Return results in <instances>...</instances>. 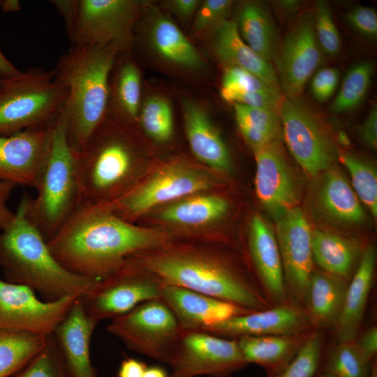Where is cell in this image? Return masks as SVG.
Segmentation results:
<instances>
[{"label":"cell","instance_id":"obj_35","mask_svg":"<svg viewBox=\"0 0 377 377\" xmlns=\"http://www.w3.org/2000/svg\"><path fill=\"white\" fill-rule=\"evenodd\" d=\"M47 337L0 330V377L17 373L42 348Z\"/></svg>","mask_w":377,"mask_h":377},{"label":"cell","instance_id":"obj_29","mask_svg":"<svg viewBox=\"0 0 377 377\" xmlns=\"http://www.w3.org/2000/svg\"><path fill=\"white\" fill-rule=\"evenodd\" d=\"M147 39L161 59L177 67L196 70L205 66V61L179 28L166 16L156 15L151 20Z\"/></svg>","mask_w":377,"mask_h":377},{"label":"cell","instance_id":"obj_54","mask_svg":"<svg viewBox=\"0 0 377 377\" xmlns=\"http://www.w3.org/2000/svg\"><path fill=\"white\" fill-rule=\"evenodd\" d=\"M3 12H15L20 10V3L17 0H3L0 6Z\"/></svg>","mask_w":377,"mask_h":377},{"label":"cell","instance_id":"obj_6","mask_svg":"<svg viewBox=\"0 0 377 377\" xmlns=\"http://www.w3.org/2000/svg\"><path fill=\"white\" fill-rule=\"evenodd\" d=\"M124 130L106 118L77 152L80 195L77 209L109 205L124 195L135 163Z\"/></svg>","mask_w":377,"mask_h":377},{"label":"cell","instance_id":"obj_25","mask_svg":"<svg viewBox=\"0 0 377 377\" xmlns=\"http://www.w3.org/2000/svg\"><path fill=\"white\" fill-rule=\"evenodd\" d=\"M182 110L186 136L195 156L213 169L228 170L231 165L228 149L205 111L188 99L183 101Z\"/></svg>","mask_w":377,"mask_h":377},{"label":"cell","instance_id":"obj_56","mask_svg":"<svg viewBox=\"0 0 377 377\" xmlns=\"http://www.w3.org/2000/svg\"><path fill=\"white\" fill-rule=\"evenodd\" d=\"M369 377H377V364L376 362H373L371 369Z\"/></svg>","mask_w":377,"mask_h":377},{"label":"cell","instance_id":"obj_10","mask_svg":"<svg viewBox=\"0 0 377 377\" xmlns=\"http://www.w3.org/2000/svg\"><path fill=\"white\" fill-rule=\"evenodd\" d=\"M163 285L127 258L116 272L96 281L80 299L87 316L98 324L122 316L146 301L161 298Z\"/></svg>","mask_w":377,"mask_h":377},{"label":"cell","instance_id":"obj_36","mask_svg":"<svg viewBox=\"0 0 377 377\" xmlns=\"http://www.w3.org/2000/svg\"><path fill=\"white\" fill-rule=\"evenodd\" d=\"M372 362L353 340L338 343L327 351L323 371L334 377H369Z\"/></svg>","mask_w":377,"mask_h":377},{"label":"cell","instance_id":"obj_3","mask_svg":"<svg viewBox=\"0 0 377 377\" xmlns=\"http://www.w3.org/2000/svg\"><path fill=\"white\" fill-rule=\"evenodd\" d=\"M24 195L13 221L0 232V267L6 281L27 286L51 302L82 296L96 282L64 268L51 253L47 241L27 216Z\"/></svg>","mask_w":377,"mask_h":377},{"label":"cell","instance_id":"obj_31","mask_svg":"<svg viewBox=\"0 0 377 377\" xmlns=\"http://www.w3.org/2000/svg\"><path fill=\"white\" fill-rule=\"evenodd\" d=\"M229 207L228 201L213 195L186 197L165 207L158 217L165 223L184 226H202L221 219Z\"/></svg>","mask_w":377,"mask_h":377},{"label":"cell","instance_id":"obj_4","mask_svg":"<svg viewBox=\"0 0 377 377\" xmlns=\"http://www.w3.org/2000/svg\"><path fill=\"white\" fill-rule=\"evenodd\" d=\"M118 54L110 46L72 45L54 69L68 91L64 111L68 138L76 152L107 117L110 76Z\"/></svg>","mask_w":377,"mask_h":377},{"label":"cell","instance_id":"obj_18","mask_svg":"<svg viewBox=\"0 0 377 377\" xmlns=\"http://www.w3.org/2000/svg\"><path fill=\"white\" fill-rule=\"evenodd\" d=\"M50 125L0 135V180L36 188Z\"/></svg>","mask_w":377,"mask_h":377},{"label":"cell","instance_id":"obj_23","mask_svg":"<svg viewBox=\"0 0 377 377\" xmlns=\"http://www.w3.org/2000/svg\"><path fill=\"white\" fill-rule=\"evenodd\" d=\"M376 249L368 245L348 284L340 316L334 326L338 343L353 341L359 334L367 303L373 285Z\"/></svg>","mask_w":377,"mask_h":377},{"label":"cell","instance_id":"obj_42","mask_svg":"<svg viewBox=\"0 0 377 377\" xmlns=\"http://www.w3.org/2000/svg\"><path fill=\"white\" fill-rule=\"evenodd\" d=\"M314 30L318 43L328 54L335 55L341 48V39L328 4L319 1L316 4Z\"/></svg>","mask_w":377,"mask_h":377},{"label":"cell","instance_id":"obj_50","mask_svg":"<svg viewBox=\"0 0 377 377\" xmlns=\"http://www.w3.org/2000/svg\"><path fill=\"white\" fill-rule=\"evenodd\" d=\"M360 133L364 142L369 147H377V108L374 106L360 127Z\"/></svg>","mask_w":377,"mask_h":377},{"label":"cell","instance_id":"obj_55","mask_svg":"<svg viewBox=\"0 0 377 377\" xmlns=\"http://www.w3.org/2000/svg\"><path fill=\"white\" fill-rule=\"evenodd\" d=\"M279 4L283 8L291 10L297 8L298 3L296 1H281Z\"/></svg>","mask_w":377,"mask_h":377},{"label":"cell","instance_id":"obj_44","mask_svg":"<svg viewBox=\"0 0 377 377\" xmlns=\"http://www.w3.org/2000/svg\"><path fill=\"white\" fill-rule=\"evenodd\" d=\"M269 89H273L247 71L235 66L225 68L221 93L265 91Z\"/></svg>","mask_w":377,"mask_h":377},{"label":"cell","instance_id":"obj_12","mask_svg":"<svg viewBox=\"0 0 377 377\" xmlns=\"http://www.w3.org/2000/svg\"><path fill=\"white\" fill-rule=\"evenodd\" d=\"M247 364L237 339L203 331H182L169 364V377H229Z\"/></svg>","mask_w":377,"mask_h":377},{"label":"cell","instance_id":"obj_21","mask_svg":"<svg viewBox=\"0 0 377 377\" xmlns=\"http://www.w3.org/2000/svg\"><path fill=\"white\" fill-rule=\"evenodd\" d=\"M248 249L256 276L272 305L288 303L275 232L258 214L250 221Z\"/></svg>","mask_w":377,"mask_h":377},{"label":"cell","instance_id":"obj_48","mask_svg":"<svg viewBox=\"0 0 377 377\" xmlns=\"http://www.w3.org/2000/svg\"><path fill=\"white\" fill-rule=\"evenodd\" d=\"M201 2L199 0H171L165 1V4L178 18L186 22L195 15Z\"/></svg>","mask_w":377,"mask_h":377},{"label":"cell","instance_id":"obj_39","mask_svg":"<svg viewBox=\"0 0 377 377\" xmlns=\"http://www.w3.org/2000/svg\"><path fill=\"white\" fill-rule=\"evenodd\" d=\"M373 66L369 61L354 65L346 73L330 110L340 113L357 107L364 98L371 80Z\"/></svg>","mask_w":377,"mask_h":377},{"label":"cell","instance_id":"obj_2","mask_svg":"<svg viewBox=\"0 0 377 377\" xmlns=\"http://www.w3.org/2000/svg\"><path fill=\"white\" fill-rule=\"evenodd\" d=\"M172 242L128 257L164 285L186 288L253 311L273 306L256 277L217 252Z\"/></svg>","mask_w":377,"mask_h":377},{"label":"cell","instance_id":"obj_33","mask_svg":"<svg viewBox=\"0 0 377 377\" xmlns=\"http://www.w3.org/2000/svg\"><path fill=\"white\" fill-rule=\"evenodd\" d=\"M243 41L258 56L270 63L276 52V36L273 21L265 8L247 3L240 9L237 22Z\"/></svg>","mask_w":377,"mask_h":377},{"label":"cell","instance_id":"obj_16","mask_svg":"<svg viewBox=\"0 0 377 377\" xmlns=\"http://www.w3.org/2000/svg\"><path fill=\"white\" fill-rule=\"evenodd\" d=\"M274 59L280 89L285 98L297 99L321 60L311 15L306 13L298 20L276 50Z\"/></svg>","mask_w":377,"mask_h":377},{"label":"cell","instance_id":"obj_53","mask_svg":"<svg viewBox=\"0 0 377 377\" xmlns=\"http://www.w3.org/2000/svg\"><path fill=\"white\" fill-rule=\"evenodd\" d=\"M142 377H169V374L163 367L156 364L147 366Z\"/></svg>","mask_w":377,"mask_h":377},{"label":"cell","instance_id":"obj_27","mask_svg":"<svg viewBox=\"0 0 377 377\" xmlns=\"http://www.w3.org/2000/svg\"><path fill=\"white\" fill-rule=\"evenodd\" d=\"M348 282L322 269L313 270L303 309L316 330L334 327L343 304Z\"/></svg>","mask_w":377,"mask_h":377},{"label":"cell","instance_id":"obj_7","mask_svg":"<svg viewBox=\"0 0 377 377\" xmlns=\"http://www.w3.org/2000/svg\"><path fill=\"white\" fill-rule=\"evenodd\" d=\"M67 95L54 69L31 68L0 77V135L48 126L62 111Z\"/></svg>","mask_w":377,"mask_h":377},{"label":"cell","instance_id":"obj_11","mask_svg":"<svg viewBox=\"0 0 377 377\" xmlns=\"http://www.w3.org/2000/svg\"><path fill=\"white\" fill-rule=\"evenodd\" d=\"M214 183L212 175L204 170L182 163H172L160 168L109 205L114 212L128 221L158 205L208 190Z\"/></svg>","mask_w":377,"mask_h":377},{"label":"cell","instance_id":"obj_49","mask_svg":"<svg viewBox=\"0 0 377 377\" xmlns=\"http://www.w3.org/2000/svg\"><path fill=\"white\" fill-rule=\"evenodd\" d=\"M15 186L13 183L0 180V230L8 227L14 219L15 213L8 207L7 202Z\"/></svg>","mask_w":377,"mask_h":377},{"label":"cell","instance_id":"obj_22","mask_svg":"<svg viewBox=\"0 0 377 377\" xmlns=\"http://www.w3.org/2000/svg\"><path fill=\"white\" fill-rule=\"evenodd\" d=\"M97 324L85 313L80 297L54 334L64 355L70 377H99L90 357V342Z\"/></svg>","mask_w":377,"mask_h":377},{"label":"cell","instance_id":"obj_32","mask_svg":"<svg viewBox=\"0 0 377 377\" xmlns=\"http://www.w3.org/2000/svg\"><path fill=\"white\" fill-rule=\"evenodd\" d=\"M117 64L113 82L109 84L108 101L111 99L112 111L119 121L135 122L140 108V71L134 61L126 57Z\"/></svg>","mask_w":377,"mask_h":377},{"label":"cell","instance_id":"obj_45","mask_svg":"<svg viewBox=\"0 0 377 377\" xmlns=\"http://www.w3.org/2000/svg\"><path fill=\"white\" fill-rule=\"evenodd\" d=\"M346 20L350 25L362 35L369 38L377 36V14L370 7L358 6L346 13Z\"/></svg>","mask_w":377,"mask_h":377},{"label":"cell","instance_id":"obj_58","mask_svg":"<svg viewBox=\"0 0 377 377\" xmlns=\"http://www.w3.org/2000/svg\"><path fill=\"white\" fill-rule=\"evenodd\" d=\"M318 377H334L329 372L323 371Z\"/></svg>","mask_w":377,"mask_h":377},{"label":"cell","instance_id":"obj_5","mask_svg":"<svg viewBox=\"0 0 377 377\" xmlns=\"http://www.w3.org/2000/svg\"><path fill=\"white\" fill-rule=\"evenodd\" d=\"M36 189L34 198L28 195L27 216L47 242L74 214L79 202L77 152L68 138L64 108L50 125Z\"/></svg>","mask_w":377,"mask_h":377},{"label":"cell","instance_id":"obj_37","mask_svg":"<svg viewBox=\"0 0 377 377\" xmlns=\"http://www.w3.org/2000/svg\"><path fill=\"white\" fill-rule=\"evenodd\" d=\"M338 159L351 177L352 188L375 218L377 216V175L367 161L348 153L338 154Z\"/></svg>","mask_w":377,"mask_h":377},{"label":"cell","instance_id":"obj_13","mask_svg":"<svg viewBox=\"0 0 377 377\" xmlns=\"http://www.w3.org/2000/svg\"><path fill=\"white\" fill-rule=\"evenodd\" d=\"M80 297L72 295L42 301L31 288L0 278V330L43 337L52 334Z\"/></svg>","mask_w":377,"mask_h":377},{"label":"cell","instance_id":"obj_47","mask_svg":"<svg viewBox=\"0 0 377 377\" xmlns=\"http://www.w3.org/2000/svg\"><path fill=\"white\" fill-rule=\"evenodd\" d=\"M363 355L371 362L374 361L377 353V327L373 325L366 329L354 339Z\"/></svg>","mask_w":377,"mask_h":377},{"label":"cell","instance_id":"obj_30","mask_svg":"<svg viewBox=\"0 0 377 377\" xmlns=\"http://www.w3.org/2000/svg\"><path fill=\"white\" fill-rule=\"evenodd\" d=\"M362 252L355 242L339 235L322 230L312 232L313 262L320 269L346 281L354 274Z\"/></svg>","mask_w":377,"mask_h":377},{"label":"cell","instance_id":"obj_57","mask_svg":"<svg viewBox=\"0 0 377 377\" xmlns=\"http://www.w3.org/2000/svg\"><path fill=\"white\" fill-rule=\"evenodd\" d=\"M339 141L341 143H343L344 145H348V138L346 137V135L344 133H340L339 135Z\"/></svg>","mask_w":377,"mask_h":377},{"label":"cell","instance_id":"obj_1","mask_svg":"<svg viewBox=\"0 0 377 377\" xmlns=\"http://www.w3.org/2000/svg\"><path fill=\"white\" fill-rule=\"evenodd\" d=\"M172 241L168 232L135 226L104 205L77 209L47 244L67 270L98 281L116 272L131 255Z\"/></svg>","mask_w":377,"mask_h":377},{"label":"cell","instance_id":"obj_46","mask_svg":"<svg viewBox=\"0 0 377 377\" xmlns=\"http://www.w3.org/2000/svg\"><path fill=\"white\" fill-rule=\"evenodd\" d=\"M339 82V71L334 68H325L314 75L311 83L313 98L320 102L329 99L334 94Z\"/></svg>","mask_w":377,"mask_h":377},{"label":"cell","instance_id":"obj_14","mask_svg":"<svg viewBox=\"0 0 377 377\" xmlns=\"http://www.w3.org/2000/svg\"><path fill=\"white\" fill-rule=\"evenodd\" d=\"M279 114L286 145L303 170L316 176L330 168L336 149L317 117L297 99L287 98L282 99Z\"/></svg>","mask_w":377,"mask_h":377},{"label":"cell","instance_id":"obj_26","mask_svg":"<svg viewBox=\"0 0 377 377\" xmlns=\"http://www.w3.org/2000/svg\"><path fill=\"white\" fill-rule=\"evenodd\" d=\"M311 331L292 334L244 336L237 340L245 362L262 367L269 377L281 372L294 360Z\"/></svg>","mask_w":377,"mask_h":377},{"label":"cell","instance_id":"obj_34","mask_svg":"<svg viewBox=\"0 0 377 377\" xmlns=\"http://www.w3.org/2000/svg\"><path fill=\"white\" fill-rule=\"evenodd\" d=\"M239 130L253 151L280 140L282 128L279 111L233 103Z\"/></svg>","mask_w":377,"mask_h":377},{"label":"cell","instance_id":"obj_28","mask_svg":"<svg viewBox=\"0 0 377 377\" xmlns=\"http://www.w3.org/2000/svg\"><path fill=\"white\" fill-rule=\"evenodd\" d=\"M314 198L319 211L330 221L355 225L365 219L364 210L354 190L335 168H330L323 174Z\"/></svg>","mask_w":377,"mask_h":377},{"label":"cell","instance_id":"obj_24","mask_svg":"<svg viewBox=\"0 0 377 377\" xmlns=\"http://www.w3.org/2000/svg\"><path fill=\"white\" fill-rule=\"evenodd\" d=\"M213 49L226 67H238L254 75L270 88L280 91L275 68L255 53L242 39L237 22L226 19L214 29Z\"/></svg>","mask_w":377,"mask_h":377},{"label":"cell","instance_id":"obj_17","mask_svg":"<svg viewBox=\"0 0 377 377\" xmlns=\"http://www.w3.org/2000/svg\"><path fill=\"white\" fill-rule=\"evenodd\" d=\"M255 191L263 207L275 217L296 207L300 189L280 140L253 151Z\"/></svg>","mask_w":377,"mask_h":377},{"label":"cell","instance_id":"obj_8","mask_svg":"<svg viewBox=\"0 0 377 377\" xmlns=\"http://www.w3.org/2000/svg\"><path fill=\"white\" fill-rule=\"evenodd\" d=\"M72 45L110 46L127 52L142 8L135 0H53Z\"/></svg>","mask_w":377,"mask_h":377},{"label":"cell","instance_id":"obj_15","mask_svg":"<svg viewBox=\"0 0 377 377\" xmlns=\"http://www.w3.org/2000/svg\"><path fill=\"white\" fill-rule=\"evenodd\" d=\"M312 232L306 215L298 207L276 217L275 235L282 263L289 303L303 308L309 278L313 270Z\"/></svg>","mask_w":377,"mask_h":377},{"label":"cell","instance_id":"obj_52","mask_svg":"<svg viewBox=\"0 0 377 377\" xmlns=\"http://www.w3.org/2000/svg\"><path fill=\"white\" fill-rule=\"evenodd\" d=\"M21 71L17 68L3 54L0 46V77H10L18 75Z\"/></svg>","mask_w":377,"mask_h":377},{"label":"cell","instance_id":"obj_38","mask_svg":"<svg viewBox=\"0 0 377 377\" xmlns=\"http://www.w3.org/2000/svg\"><path fill=\"white\" fill-rule=\"evenodd\" d=\"M138 119L144 131L155 141L166 142L171 139L173 114L166 98L158 96L147 98L140 108Z\"/></svg>","mask_w":377,"mask_h":377},{"label":"cell","instance_id":"obj_59","mask_svg":"<svg viewBox=\"0 0 377 377\" xmlns=\"http://www.w3.org/2000/svg\"><path fill=\"white\" fill-rule=\"evenodd\" d=\"M2 1H3V0H0V6H1V5Z\"/></svg>","mask_w":377,"mask_h":377},{"label":"cell","instance_id":"obj_41","mask_svg":"<svg viewBox=\"0 0 377 377\" xmlns=\"http://www.w3.org/2000/svg\"><path fill=\"white\" fill-rule=\"evenodd\" d=\"M323 343L321 330H312L294 360L281 372L269 377H313L321 362Z\"/></svg>","mask_w":377,"mask_h":377},{"label":"cell","instance_id":"obj_19","mask_svg":"<svg viewBox=\"0 0 377 377\" xmlns=\"http://www.w3.org/2000/svg\"><path fill=\"white\" fill-rule=\"evenodd\" d=\"M314 330L303 308L290 303L230 318L203 332L227 339L297 334Z\"/></svg>","mask_w":377,"mask_h":377},{"label":"cell","instance_id":"obj_51","mask_svg":"<svg viewBox=\"0 0 377 377\" xmlns=\"http://www.w3.org/2000/svg\"><path fill=\"white\" fill-rule=\"evenodd\" d=\"M147 367L145 362L131 357L124 358L117 370V377H142Z\"/></svg>","mask_w":377,"mask_h":377},{"label":"cell","instance_id":"obj_9","mask_svg":"<svg viewBox=\"0 0 377 377\" xmlns=\"http://www.w3.org/2000/svg\"><path fill=\"white\" fill-rule=\"evenodd\" d=\"M106 330L129 350L168 364L182 333L175 316L161 298L146 301L112 319Z\"/></svg>","mask_w":377,"mask_h":377},{"label":"cell","instance_id":"obj_43","mask_svg":"<svg viewBox=\"0 0 377 377\" xmlns=\"http://www.w3.org/2000/svg\"><path fill=\"white\" fill-rule=\"evenodd\" d=\"M233 4L230 0H205L198 9L191 28L193 36L214 29L226 17Z\"/></svg>","mask_w":377,"mask_h":377},{"label":"cell","instance_id":"obj_40","mask_svg":"<svg viewBox=\"0 0 377 377\" xmlns=\"http://www.w3.org/2000/svg\"><path fill=\"white\" fill-rule=\"evenodd\" d=\"M12 377H70L66 360L54 334L42 348Z\"/></svg>","mask_w":377,"mask_h":377},{"label":"cell","instance_id":"obj_20","mask_svg":"<svg viewBox=\"0 0 377 377\" xmlns=\"http://www.w3.org/2000/svg\"><path fill=\"white\" fill-rule=\"evenodd\" d=\"M161 298L175 316L183 332L202 331L230 318L253 311L196 291L163 285Z\"/></svg>","mask_w":377,"mask_h":377}]
</instances>
